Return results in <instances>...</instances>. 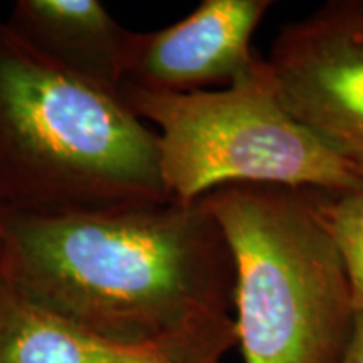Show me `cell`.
Masks as SVG:
<instances>
[{
    "label": "cell",
    "instance_id": "6da1fadb",
    "mask_svg": "<svg viewBox=\"0 0 363 363\" xmlns=\"http://www.w3.org/2000/svg\"><path fill=\"white\" fill-rule=\"evenodd\" d=\"M0 274L27 301L126 350L220 363L238 345L233 254L202 201L9 214Z\"/></svg>",
    "mask_w": 363,
    "mask_h": 363
},
{
    "label": "cell",
    "instance_id": "7a4b0ae2",
    "mask_svg": "<svg viewBox=\"0 0 363 363\" xmlns=\"http://www.w3.org/2000/svg\"><path fill=\"white\" fill-rule=\"evenodd\" d=\"M0 201L7 216H69L172 201L155 130L106 89L0 21Z\"/></svg>",
    "mask_w": 363,
    "mask_h": 363
},
{
    "label": "cell",
    "instance_id": "3957f363",
    "mask_svg": "<svg viewBox=\"0 0 363 363\" xmlns=\"http://www.w3.org/2000/svg\"><path fill=\"white\" fill-rule=\"evenodd\" d=\"M199 201L233 254L244 363H342L355 328V299L306 190L238 184Z\"/></svg>",
    "mask_w": 363,
    "mask_h": 363
},
{
    "label": "cell",
    "instance_id": "277c9868",
    "mask_svg": "<svg viewBox=\"0 0 363 363\" xmlns=\"http://www.w3.org/2000/svg\"><path fill=\"white\" fill-rule=\"evenodd\" d=\"M136 116L157 126L162 177L170 199L194 203L224 185L350 190L363 172L289 115L266 62L222 89L153 93L120 86Z\"/></svg>",
    "mask_w": 363,
    "mask_h": 363
},
{
    "label": "cell",
    "instance_id": "5b68a950",
    "mask_svg": "<svg viewBox=\"0 0 363 363\" xmlns=\"http://www.w3.org/2000/svg\"><path fill=\"white\" fill-rule=\"evenodd\" d=\"M264 62L289 115L363 172V0L288 22Z\"/></svg>",
    "mask_w": 363,
    "mask_h": 363
},
{
    "label": "cell",
    "instance_id": "8992f818",
    "mask_svg": "<svg viewBox=\"0 0 363 363\" xmlns=\"http://www.w3.org/2000/svg\"><path fill=\"white\" fill-rule=\"evenodd\" d=\"M272 6V0H202L165 29L130 30L121 84L153 93H195L249 78L262 65L251 39Z\"/></svg>",
    "mask_w": 363,
    "mask_h": 363
},
{
    "label": "cell",
    "instance_id": "52a82bcc",
    "mask_svg": "<svg viewBox=\"0 0 363 363\" xmlns=\"http://www.w3.org/2000/svg\"><path fill=\"white\" fill-rule=\"evenodd\" d=\"M17 38L65 69L120 93L130 30L98 0H17L4 21Z\"/></svg>",
    "mask_w": 363,
    "mask_h": 363
},
{
    "label": "cell",
    "instance_id": "ba28073f",
    "mask_svg": "<svg viewBox=\"0 0 363 363\" xmlns=\"http://www.w3.org/2000/svg\"><path fill=\"white\" fill-rule=\"evenodd\" d=\"M148 357L94 337L4 283L0 363H142Z\"/></svg>",
    "mask_w": 363,
    "mask_h": 363
},
{
    "label": "cell",
    "instance_id": "9c48e42d",
    "mask_svg": "<svg viewBox=\"0 0 363 363\" xmlns=\"http://www.w3.org/2000/svg\"><path fill=\"white\" fill-rule=\"evenodd\" d=\"M305 190L313 211L342 256L357 311H363V185L335 192Z\"/></svg>",
    "mask_w": 363,
    "mask_h": 363
},
{
    "label": "cell",
    "instance_id": "30bf717a",
    "mask_svg": "<svg viewBox=\"0 0 363 363\" xmlns=\"http://www.w3.org/2000/svg\"><path fill=\"white\" fill-rule=\"evenodd\" d=\"M342 363H363V311H357L355 328Z\"/></svg>",
    "mask_w": 363,
    "mask_h": 363
},
{
    "label": "cell",
    "instance_id": "8fae6325",
    "mask_svg": "<svg viewBox=\"0 0 363 363\" xmlns=\"http://www.w3.org/2000/svg\"><path fill=\"white\" fill-rule=\"evenodd\" d=\"M142 363H170V362L162 360V358H158V357H148V358H145Z\"/></svg>",
    "mask_w": 363,
    "mask_h": 363
},
{
    "label": "cell",
    "instance_id": "7c38bea8",
    "mask_svg": "<svg viewBox=\"0 0 363 363\" xmlns=\"http://www.w3.org/2000/svg\"><path fill=\"white\" fill-rule=\"evenodd\" d=\"M7 216V212H6V207H4V203H2V201H0V222H2V219L4 217Z\"/></svg>",
    "mask_w": 363,
    "mask_h": 363
},
{
    "label": "cell",
    "instance_id": "4fadbf2b",
    "mask_svg": "<svg viewBox=\"0 0 363 363\" xmlns=\"http://www.w3.org/2000/svg\"><path fill=\"white\" fill-rule=\"evenodd\" d=\"M2 288H4V279H2V274H0V294H2Z\"/></svg>",
    "mask_w": 363,
    "mask_h": 363
}]
</instances>
